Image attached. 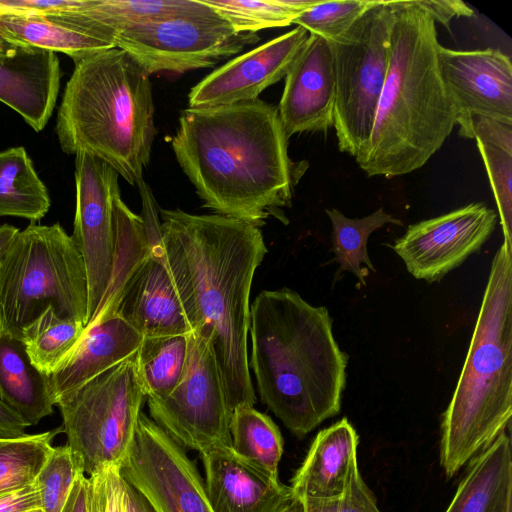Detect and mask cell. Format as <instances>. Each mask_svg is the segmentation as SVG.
<instances>
[{
    "label": "cell",
    "mask_w": 512,
    "mask_h": 512,
    "mask_svg": "<svg viewBox=\"0 0 512 512\" xmlns=\"http://www.w3.org/2000/svg\"><path fill=\"white\" fill-rule=\"evenodd\" d=\"M161 245L189 330L211 346L231 412L254 405L250 293L268 252L260 227L218 214L160 209Z\"/></svg>",
    "instance_id": "cell-1"
},
{
    "label": "cell",
    "mask_w": 512,
    "mask_h": 512,
    "mask_svg": "<svg viewBox=\"0 0 512 512\" xmlns=\"http://www.w3.org/2000/svg\"><path fill=\"white\" fill-rule=\"evenodd\" d=\"M288 139L277 107L257 99L185 109L171 145L205 208L260 227L288 222L283 208L301 175Z\"/></svg>",
    "instance_id": "cell-2"
},
{
    "label": "cell",
    "mask_w": 512,
    "mask_h": 512,
    "mask_svg": "<svg viewBox=\"0 0 512 512\" xmlns=\"http://www.w3.org/2000/svg\"><path fill=\"white\" fill-rule=\"evenodd\" d=\"M249 333L261 400L291 433L303 438L339 414L348 355L326 307L286 287L264 290L251 305Z\"/></svg>",
    "instance_id": "cell-3"
},
{
    "label": "cell",
    "mask_w": 512,
    "mask_h": 512,
    "mask_svg": "<svg viewBox=\"0 0 512 512\" xmlns=\"http://www.w3.org/2000/svg\"><path fill=\"white\" fill-rule=\"evenodd\" d=\"M391 6L387 76L369 141L355 157L370 177L421 168L456 125L440 74L435 21L416 0H392Z\"/></svg>",
    "instance_id": "cell-4"
},
{
    "label": "cell",
    "mask_w": 512,
    "mask_h": 512,
    "mask_svg": "<svg viewBox=\"0 0 512 512\" xmlns=\"http://www.w3.org/2000/svg\"><path fill=\"white\" fill-rule=\"evenodd\" d=\"M74 64L55 125L61 150L94 156L138 184L156 132L150 76L116 47Z\"/></svg>",
    "instance_id": "cell-5"
},
{
    "label": "cell",
    "mask_w": 512,
    "mask_h": 512,
    "mask_svg": "<svg viewBox=\"0 0 512 512\" xmlns=\"http://www.w3.org/2000/svg\"><path fill=\"white\" fill-rule=\"evenodd\" d=\"M512 415V245L492 260L467 356L441 424L447 478L506 432Z\"/></svg>",
    "instance_id": "cell-6"
},
{
    "label": "cell",
    "mask_w": 512,
    "mask_h": 512,
    "mask_svg": "<svg viewBox=\"0 0 512 512\" xmlns=\"http://www.w3.org/2000/svg\"><path fill=\"white\" fill-rule=\"evenodd\" d=\"M52 307L62 318L88 322V282L83 257L59 223H30L0 261V329L22 330Z\"/></svg>",
    "instance_id": "cell-7"
},
{
    "label": "cell",
    "mask_w": 512,
    "mask_h": 512,
    "mask_svg": "<svg viewBox=\"0 0 512 512\" xmlns=\"http://www.w3.org/2000/svg\"><path fill=\"white\" fill-rule=\"evenodd\" d=\"M145 397L134 354L56 404L66 444L85 475L120 466L133 442Z\"/></svg>",
    "instance_id": "cell-8"
},
{
    "label": "cell",
    "mask_w": 512,
    "mask_h": 512,
    "mask_svg": "<svg viewBox=\"0 0 512 512\" xmlns=\"http://www.w3.org/2000/svg\"><path fill=\"white\" fill-rule=\"evenodd\" d=\"M391 1L376 0L330 43L335 73L333 127L341 152L356 157L367 145L389 62Z\"/></svg>",
    "instance_id": "cell-9"
},
{
    "label": "cell",
    "mask_w": 512,
    "mask_h": 512,
    "mask_svg": "<svg viewBox=\"0 0 512 512\" xmlns=\"http://www.w3.org/2000/svg\"><path fill=\"white\" fill-rule=\"evenodd\" d=\"M257 33L237 31L211 7L127 28L114 37L150 76L210 68L259 41Z\"/></svg>",
    "instance_id": "cell-10"
},
{
    "label": "cell",
    "mask_w": 512,
    "mask_h": 512,
    "mask_svg": "<svg viewBox=\"0 0 512 512\" xmlns=\"http://www.w3.org/2000/svg\"><path fill=\"white\" fill-rule=\"evenodd\" d=\"M183 374L164 398L148 399L152 420L182 447L206 451L231 445L229 408L222 377L210 344L188 333Z\"/></svg>",
    "instance_id": "cell-11"
},
{
    "label": "cell",
    "mask_w": 512,
    "mask_h": 512,
    "mask_svg": "<svg viewBox=\"0 0 512 512\" xmlns=\"http://www.w3.org/2000/svg\"><path fill=\"white\" fill-rule=\"evenodd\" d=\"M119 471L154 512H214L185 448L143 413Z\"/></svg>",
    "instance_id": "cell-12"
},
{
    "label": "cell",
    "mask_w": 512,
    "mask_h": 512,
    "mask_svg": "<svg viewBox=\"0 0 512 512\" xmlns=\"http://www.w3.org/2000/svg\"><path fill=\"white\" fill-rule=\"evenodd\" d=\"M118 178V173L100 159L86 153L75 155L76 211L71 237L86 268L88 321L97 311L111 277Z\"/></svg>",
    "instance_id": "cell-13"
},
{
    "label": "cell",
    "mask_w": 512,
    "mask_h": 512,
    "mask_svg": "<svg viewBox=\"0 0 512 512\" xmlns=\"http://www.w3.org/2000/svg\"><path fill=\"white\" fill-rule=\"evenodd\" d=\"M496 221L493 209L470 203L410 225L392 248L416 279L439 281L483 246Z\"/></svg>",
    "instance_id": "cell-14"
},
{
    "label": "cell",
    "mask_w": 512,
    "mask_h": 512,
    "mask_svg": "<svg viewBox=\"0 0 512 512\" xmlns=\"http://www.w3.org/2000/svg\"><path fill=\"white\" fill-rule=\"evenodd\" d=\"M441 78L459 135L473 138L472 119L486 117L512 125V63L498 49L454 50L439 44Z\"/></svg>",
    "instance_id": "cell-15"
},
{
    "label": "cell",
    "mask_w": 512,
    "mask_h": 512,
    "mask_svg": "<svg viewBox=\"0 0 512 512\" xmlns=\"http://www.w3.org/2000/svg\"><path fill=\"white\" fill-rule=\"evenodd\" d=\"M310 33L301 26L275 37L220 66L194 85L189 108L255 101L269 86L285 78Z\"/></svg>",
    "instance_id": "cell-16"
},
{
    "label": "cell",
    "mask_w": 512,
    "mask_h": 512,
    "mask_svg": "<svg viewBox=\"0 0 512 512\" xmlns=\"http://www.w3.org/2000/svg\"><path fill=\"white\" fill-rule=\"evenodd\" d=\"M2 4L41 14L113 45L115 35L127 28L207 7L200 0H2Z\"/></svg>",
    "instance_id": "cell-17"
},
{
    "label": "cell",
    "mask_w": 512,
    "mask_h": 512,
    "mask_svg": "<svg viewBox=\"0 0 512 512\" xmlns=\"http://www.w3.org/2000/svg\"><path fill=\"white\" fill-rule=\"evenodd\" d=\"M335 73L330 43L310 34L287 75L277 107L287 137L333 127Z\"/></svg>",
    "instance_id": "cell-18"
},
{
    "label": "cell",
    "mask_w": 512,
    "mask_h": 512,
    "mask_svg": "<svg viewBox=\"0 0 512 512\" xmlns=\"http://www.w3.org/2000/svg\"><path fill=\"white\" fill-rule=\"evenodd\" d=\"M151 245L120 295L116 314L142 337L190 333L164 259L161 234H147Z\"/></svg>",
    "instance_id": "cell-19"
},
{
    "label": "cell",
    "mask_w": 512,
    "mask_h": 512,
    "mask_svg": "<svg viewBox=\"0 0 512 512\" xmlns=\"http://www.w3.org/2000/svg\"><path fill=\"white\" fill-rule=\"evenodd\" d=\"M199 454L214 512H285L295 500L290 486L267 476L236 454L231 445Z\"/></svg>",
    "instance_id": "cell-20"
},
{
    "label": "cell",
    "mask_w": 512,
    "mask_h": 512,
    "mask_svg": "<svg viewBox=\"0 0 512 512\" xmlns=\"http://www.w3.org/2000/svg\"><path fill=\"white\" fill-rule=\"evenodd\" d=\"M60 78L54 52L27 47L0 52V101L36 132L42 131L52 116Z\"/></svg>",
    "instance_id": "cell-21"
},
{
    "label": "cell",
    "mask_w": 512,
    "mask_h": 512,
    "mask_svg": "<svg viewBox=\"0 0 512 512\" xmlns=\"http://www.w3.org/2000/svg\"><path fill=\"white\" fill-rule=\"evenodd\" d=\"M142 340V335L117 314L86 326L75 348L50 375L55 405L136 354Z\"/></svg>",
    "instance_id": "cell-22"
},
{
    "label": "cell",
    "mask_w": 512,
    "mask_h": 512,
    "mask_svg": "<svg viewBox=\"0 0 512 512\" xmlns=\"http://www.w3.org/2000/svg\"><path fill=\"white\" fill-rule=\"evenodd\" d=\"M359 438L347 418L321 430L291 479V491L301 503L334 500L344 493Z\"/></svg>",
    "instance_id": "cell-23"
},
{
    "label": "cell",
    "mask_w": 512,
    "mask_h": 512,
    "mask_svg": "<svg viewBox=\"0 0 512 512\" xmlns=\"http://www.w3.org/2000/svg\"><path fill=\"white\" fill-rule=\"evenodd\" d=\"M0 399L28 425H36L55 406L50 376L31 362L20 337L0 329Z\"/></svg>",
    "instance_id": "cell-24"
},
{
    "label": "cell",
    "mask_w": 512,
    "mask_h": 512,
    "mask_svg": "<svg viewBox=\"0 0 512 512\" xmlns=\"http://www.w3.org/2000/svg\"><path fill=\"white\" fill-rule=\"evenodd\" d=\"M445 512H495L512 495V447L506 432L470 460Z\"/></svg>",
    "instance_id": "cell-25"
},
{
    "label": "cell",
    "mask_w": 512,
    "mask_h": 512,
    "mask_svg": "<svg viewBox=\"0 0 512 512\" xmlns=\"http://www.w3.org/2000/svg\"><path fill=\"white\" fill-rule=\"evenodd\" d=\"M3 7L0 40L10 47L61 52L72 58L74 63L115 48L109 42L66 27L41 14Z\"/></svg>",
    "instance_id": "cell-26"
},
{
    "label": "cell",
    "mask_w": 512,
    "mask_h": 512,
    "mask_svg": "<svg viewBox=\"0 0 512 512\" xmlns=\"http://www.w3.org/2000/svg\"><path fill=\"white\" fill-rule=\"evenodd\" d=\"M114 232V257L110 281L97 311L86 326L116 314L123 288L150 250L151 242L142 216L130 210L120 194L114 201Z\"/></svg>",
    "instance_id": "cell-27"
},
{
    "label": "cell",
    "mask_w": 512,
    "mask_h": 512,
    "mask_svg": "<svg viewBox=\"0 0 512 512\" xmlns=\"http://www.w3.org/2000/svg\"><path fill=\"white\" fill-rule=\"evenodd\" d=\"M472 136L497 204L504 242L512 245V125L474 117Z\"/></svg>",
    "instance_id": "cell-28"
},
{
    "label": "cell",
    "mask_w": 512,
    "mask_h": 512,
    "mask_svg": "<svg viewBox=\"0 0 512 512\" xmlns=\"http://www.w3.org/2000/svg\"><path fill=\"white\" fill-rule=\"evenodd\" d=\"M48 189L34 169L24 147L0 152V217L41 220L49 211Z\"/></svg>",
    "instance_id": "cell-29"
},
{
    "label": "cell",
    "mask_w": 512,
    "mask_h": 512,
    "mask_svg": "<svg viewBox=\"0 0 512 512\" xmlns=\"http://www.w3.org/2000/svg\"><path fill=\"white\" fill-rule=\"evenodd\" d=\"M230 434L236 454L273 480H279L284 441L278 426L268 415L252 405H239L231 415Z\"/></svg>",
    "instance_id": "cell-30"
},
{
    "label": "cell",
    "mask_w": 512,
    "mask_h": 512,
    "mask_svg": "<svg viewBox=\"0 0 512 512\" xmlns=\"http://www.w3.org/2000/svg\"><path fill=\"white\" fill-rule=\"evenodd\" d=\"M326 214L332 224L335 261L339 263L336 275L349 271L361 286H365L369 270L376 271L367 251L369 236L386 224L402 225V222L383 208L363 218H349L335 208L326 209Z\"/></svg>",
    "instance_id": "cell-31"
},
{
    "label": "cell",
    "mask_w": 512,
    "mask_h": 512,
    "mask_svg": "<svg viewBox=\"0 0 512 512\" xmlns=\"http://www.w3.org/2000/svg\"><path fill=\"white\" fill-rule=\"evenodd\" d=\"M187 354V334L143 338L136 352V365L147 399L164 398L175 388Z\"/></svg>",
    "instance_id": "cell-32"
},
{
    "label": "cell",
    "mask_w": 512,
    "mask_h": 512,
    "mask_svg": "<svg viewBox=\"0 0 512 512\" xmlns=\"http://www.w3.org/2000/svg\"><path fill=\"white\" fill-rule=\"evenodd\" d=\"M85 329L79 321L59 317L46 309L21 332V339L32 364L50 376L69 356Z\"/></svg>",
    "instance_id": "cell-33"
},
{
    "label": "cell",
    "mask_w": 512,
    "mask_h": 512,
    "mask_svg": "<svg viewBox=\"0 0 512 512\" xmlns=\"http://www.w3.org/2000/svg\"><path fill=\"white\" fill-rule=\"evenodd\" d=\"M237 31L257 33L266 28L293 24L302 12L321 0H200Z\"/></svg>",
    "instance_id": "cell-34"
},
{
    "label": "cell",
    "mask_w": 512,
    "mask_h": 512,
    "mask_svg": "<svg viewBox=\"0 0 512 512\" xmlns=\"http://www.w3.org/2000/svg\"><path fill=\"white\" fill-rule=\"evenodd\" d=\"M61 427L38 434L0 437V493L32 483Z\"/></svg>",
    "instance_id": "cell-35"
},
{
    "label": "cell",
    "mask_w": 512,
    "mask_h": 512,
    "mask_svg": "<svg viewBox=\"0 0 512 512\" xmlns=\"http://www.w3.org/2000/svg\"><path fill=\"white\" fill-rule=\"evenodd\" d=\"M81 472L83 470L67 444L52 448L34 480L43 512H61L72 485Z\"/></svg>",
    "instance_id": "cell-36"
},
{
    "label": "cell",
    "mask_w": 512,
    "mask_h": 512,
    "mask_svg": "<svg viewBox=\"0 0 512 512\" xmlns=\"http://www.w3.org/2000/svg\"><path fill=\"white\" fill-rule=\"evenodd\" d=\"M376 0L323 1L298 15L293 24L331 42L346 33Z\"/></svg>",
    "instance_id": "cell-37"
},
{
    "label": "cell",
    "mask_w": 512,
    "mask_h": 512,
    "mask_svg": "<svg viewBox=\"0 0 512 512\" xmlns=\"http://www.w3.org/2000/svg\"><path fill=\"white\" fill-rule=\"evenodd\" d=\"M302 504L305 512H380L373 493L359 472L357 458L351 462L348 483L341 497Z\"/></svg>",
    "instance_id": "cell-38"
},
{
    "label": "cell",
    "mask_w": 512,
    "mask_h": 512,
    "mask_svg": "<svg viewBox=\"0 0 512 512\" xmlns=\"http://www.w3.org/2000/svg\"><path fill=\"white\" fill-rule=\"evenodd\" d=\"M90 512H128L126 482L118 466H108L89 476Z\"/></svg>",
    "instance_id": "cell-39"
},
{
    "label": "cell",
    "mask_w": 512,
    "mask_h": 512,
    "mask_svg": "<svg viewBox=\"0 0 512 512\" xmlns=\"http://www.w3.org/2000/svg\"><path fill=\"white\" fill-rule=\"evenodd\" d=\"M38 508H41V502L34 481L0 493V512H29Z\"/></svg>",
    "instance_id": "cell-40"
},
{
    "label": "cell",
    "mask_w": 512,
    "mask_h": 512,
    "mask_svg": "<svg viewBox=\"0 0 512 512\" xmlns=\"http://www.w3.org/2000/svg\"><path fill=\"white\" fill-rule=\"evenodd\" d=\"M436 22L449 27L450 21L454 17H471L473 10L464 2L459 0H416Z\"/></svg>",
    "instance_id": "cell-41"
},
{
    "label": "cell",
    "mask_w": 512,
    "mask_h": 512,
    "mask_svg": "<svg viewBox=\"0 0 512 512\" xmlns=\"http://www.w3.org/2000/svg\"><path fill=\"white\" fill-rule=\"evenodd\" d=\"M61 512H90V480L83 472L76 477Z\"/></svg>",
    "instance_id": "cell-42"
},
{
    "label": "cell",
    "mask_w": 512,
    "mask_h": 512,
    "mask_svg": "<svg viewBox=\"0 0 512 512\" xmlns=\"http://www.w3.org/2000/svg\"><path fill=\"white\" fill-rule=\"evenodd\" d=\"M27 427L24 420L0 399V437L23 436Z\"/></svg>",
    "instance_id": "cell-43"
},
{
    "label": "cell",
    "mask_w": 512,
    "mask_h": 512,
    "mask_svg": "<svg viewBox=\"0 0 512 512\" xmlns=\"http://www.w3.org/2000/svg\"><path fill=\"white\" fill-rule=\"evenodd\" d=\"M19 231L18 228L7 223L0 226V261Z\"/></svg>",
    "instance_id": "cell-44"
},
{
    "label": "cell",
    "mask_w": 512,
    "mask_h": 512,
    "mask_svg": "<svg viewBox=\"0 0 512 512\" xmlns=\"http://www.w3.org/2000/svg\"><path fill=\"white\" fill-rule=\"evenodd\" d=\"M495 512H512V495L505 499Z\"/></svg>",
    "instance_id": "cell-45"
},
{
    "label": "cell",
    "mask_w": 512,
    "mask_h": 512,
    "mask_svg": "<svg viewBox=\"0 0 512 512\" xmlns=\"http://www.w3.org/2000/svg\"><path fill=\"white\" fill-rule=\"evenodd\" d=\"M285 512H305L303 504L295 499Z\"/></svg>",
    "instance_id": "cell-46"
},
{
    "label": "cell",
    "mask_w": 512,
    "mask_h": 512,
    "mask_svg": "<svg viewBox=\"0 0 512 512\" xmlns=\"http://www.w3.org/2000/svg\"><path fill=\"white\" fill-rule=\"evenodd\" d=\"M29 512H43V510L41 508H38V509L31 510Z\"/></svg>",
    "instance_id": "cell-47"
},
{
    "label": "cell",
    "mask_w": 512,
    "mask_h": 512,
    "mask_svg": "<svg viewBox=\"0 0 512 512\" xmlns=\"http://www.w3.org/2000/svg\"><path fill=\"white\" fill-rule=\"evenodd\" d=\"M4 12V7L0 4V15Z\"/></svg>",
    "instance_id": "cell-48"
}]
</instances>
